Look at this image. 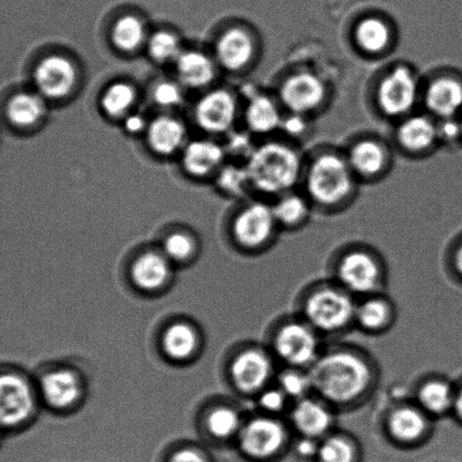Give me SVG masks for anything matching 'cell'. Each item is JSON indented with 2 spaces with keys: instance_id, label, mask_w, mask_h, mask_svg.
<instances>
[{
  "instance_id": "obj_1",
  "label": "cell",
  "mask_w": 462,
  "mask_h": 462,
  "mask_svg": "<svg viewBox=\"0 0 462 462\" xmlns=\"http://www.w3.org/2000/svg\"><path fill=\"white\" fill-rule=\"evenodd\" d=\"M312 391L330 406H347L370 391L374 371L359 353L335 350L325 353L308 369Z\"/></svg>"
},
{
  "instance_id": "obj_2",
  "label": "cell",
  "mask_w": 462,
  "mask_h": 462,
  "mask_svg": "<svg viewBox=\"0 0 462 462\" xmlns=\"http://www.w3.org/2000/svg\"><path fill=\"white\" fill-rule=\"evenodd\" d=\"M246 171L249 183L258 191L285 194L298 182L301 160L287 144L266 143L249 155Z\"/></svg>"
},
{
  "instance_id": "obj_3",
  "label": "cell",
  "mask_w": 462,
  "mask_h": 462,
  "mask_svg": "<svg viewBox=\"0 0 462 462\" xmlns=\"http://www.w3.org/2000/svg\"><path fill=\"white\" fill-rule=\"evenodd\" d=\"M357 302L341 285H324L308 293L303 316L319 333H337L356 319Z\"/></svg>"
},
{
  "instance_id": "obj_4",
  "label": "cell",
  "mask_w": 462,
  "mask_h": 462,
  "mask_svg": "<svg viewBox=\"0 0 462 462\" xmlns=\"http://www.w3.org/2000/svg\"><path fill=\"white\" fill-rule=\"evenodd\" d=\"M355 175L346 158L324 153L316 158L308 171L307 191L320 205H337L350 196Z\"/></svg>"
},
{
  "instance_id": "obj_5",
  "label": "cell",
  "mask_w": 462,
  "mask_h": 462,
  "mask_svg": "<svg viewBox=\"0 0 462 462\" xmlns=\"http://www.w3.org/2000/svg\"><path fill=\"white\" fill-rule=\"evenodd\" d=\"M319 334L305 319L287 321L273 338L276 356L290 368L310 369L321 356Z\"/></svg>"
},
{
  "instance_id": "obj_6",
  "label": "cell",
  "mask_w": 462,
  "mask_h": 462,
  "mask_svg": "<svg viewBox=\"0 0 462 462\" xmlns=\"http://www.w3.org/2000/svg\"><path fill=\"white\" fill-rule=\"evenodd\" d=\"M338 284L359 296H373L383 283L382 266L373 254L355 249L343 255L337 267Z\"/></svg>"
},
{
  "instance_id": "obj_7",
  "label": "cell",
  "mask_w": 462,
  "mask_h": 462,
  "mask_svg": "<svg viewBox=\"0 0 462 462\" xmlns=\"http://www.w3.org/2000/svg\"><path fill=\"white\" fill-rule=\"evenodd\" d=\"M287 441V429L273 416L248 422L239 432V445L252 458L267 459L278 454Z\"/></svg>"
},
{
  "instance_id": "obj_8",
  "label": "cell",
  "mask_w": 462,
  "mask_h": 462,
  "mask_svg": "<svg viewBox=\"0 0 462 462\" xmlns=\"http://www.w3.org/2000/svg\"><path fill=\"white\" fill-rule=\"evenodd\" d=\"M418 95L419 84L413 72L406 67H396L379 85V106L388 116H402L414 107Z\"/></svg>"
},
{
  "instance_id": "obj_9",
  "label": "cell",
  "mask_w": 462,
  "mask_h": 462,
  "mask_svg": "<svg viewBox=\"0 0 462 462\" xmlns=\"http://www.w3.org/2000/svg\"><path fill=\"white\" fill-rule=\"evenodd\" d=\"M323 81L311 72H298L285 79L280 89L281 102L293 115L305 116L324 101Z\"/></svg>"
},
{
  "instance_id": "obj_10",
  "label": "cell",
  "mask_w": 462,
  "mask_h": 462,
  "mask_svg": "<svg viewBox=\"0 0 462 462\" xmlns=\"http://www.w3.org/2000/svg\"><path fill=\"white\" fill-rule=\"evenodd\" d=\"M290 420L301 437L319 440L328 436L335 418L332 407L328 402L319 397L308 396L296 402L290 411Z\"/></svg>"
},
{
  "instance_id": "obj_11",
  "label": "cell",
  "mask_w": 462,
  "mask_h": 462,
  "mask_svg": "<svg viewBox=\"0 0 462 462\" xmlns=\"http://www.w3.org/2000/svg\"><path fill=\"white\" fill-rule=\"evenodd\" d=\"M77 80L75 66L61 56H50L35 68L34 81L39 92L48 98H62L74 88Z\"/></svg>"
},
{
  "instance_id": "obj_12",
  "label": "cell",
  "mask_w": 462,
  "mask_h": 462,
  "mask_svg": "<svg viewBox=\"0 0 462 462\" xmlns=\"http://www.w3.org/2000/svg\"><path fill=\"white\" fill-rule=\"evenodd\" d=\"M231 374L240 391L262 392L274 374V365L267 353L252 348L236 357Z\"/></svg>"
},
{
  "instance_id": "obj_13",
  "label": "cell",
  "mask_w": 462,
  "mask_h": 462,
  "mask_svg": "<svg viewBox=\"0 0 462 462\" xmlns=\"http://www.w3.org/2000/svg\"><path fill=\"white\" fill-rule=\"evenodd\" d=\"M276 221L273 207L264 203H254L240 212L235 221V236L240 244L247 247H258L273 235Z\"/></svg>"
},
{
  "instance_id": "obj_14",
  "label": "cell",
  "mask_w": 462,
  "mask_h": 462,
  "mask_svg": "<svg viewBox=\"0 0 462 462\" xmlns=\"http://www.w3.org/2000/svg\"><path fill=\"white\" fill-rule=\"evenodd\" d=\"M0 397H2L0 416H2L4 427H14L22 423L33 411V396L29 384L16 375H3L0 383Z\"/></svg>"
},
{
  "instance_id": "obj_15",
  "label": "cell",
  "mask_w": 462,
  "mask_h": 462,
  "mask_svg": "<svg viewBox=\"0 0 462 462\" xmlns=\"http://www.w3.org/2000/svg\"><path fill=\"white\" fill-rule=\"evenodd\" d=\"M196 116L203 130L214 134L225 133L235 121V99L226 90H215L199 102Z\"/></svg>"
},
{
  "instance_id": "obj_16",
  "label": "cell",
  "mask_w": 462,
  "mask_h": 462,
  "mask_svg": "<svg viewBox=\"0 0 462 462\" xmlns=\"http://www.w3.org/2000/svg\"><path fill=\"white\" fill-rule=\"evenodd\" d=\"M425 106L433 116L442 120L458 119L462 113V81L445 76L429 85Z\"/></svg>"
},
{
  "instance_id": "obj_17",
  "label": "cell",
  "mask_w": 462,
  "mask_h": 462,
  "mask_svg": "<svg viewBox=\"0 0 462 462\" xmlns=\"http://www.w3.org/2000/svg\"><path fill=\"white\" fill-rule=\"evenodd\" d=\"M429 418L419 405L398 406L388 416V432L396 441L411 445L420 441L427 433Z\"/></svg>"
},
{
  "instance_id": "obj_18",
  "label": "cell",
  "mask_w": 462,
  "mask_h": 462,
  "mask_svg": "<svg viewBox=\"0 0 462 462\" xmlns=\"http://www.w3.org/2000/svg\"><path fill=\"white\" fill-rule=\"evenodd\" d=\"M254 43L251 36L242 29H230L217 44V57L226 69L240 70L251 62Z\"/></svg>"
},
{
  "instance_id": "obj_19",
  "label": "cell",
  "mask_w": 462,
  "mask_h": 462,
  "mask_svg": "<svg viewBox=\"0 0 462 462\" xmlns=\"http://www.w3.org/2000/svg\"><path fill=\"white\" fill-rule=\"evenodd\" d=\"M397 139L407 151L422 152L431 148L439 139L438 125L427 116H411L398 128Z\"/></svg>"
},
{
  "instance_id": "obj_20",
  "label": "cell",
  "mask_w": 462,
  "mask_h": 462,
  "mask_svg": "<svg viewBox=\"0 0 462 462\" xmlns=\"http://www.w3.org/2000/svg\"><path fill=\"white\" fill-rule=\"evenodd\" d=\"M416 396L429 416L447 415L454 410L456 387L446 379H430L420 384Z\"/></svg>"
},
{
  "instance_id": "obj_21",
  "label": "cell",
  "mask_w": 462,
  "mask_h": 462,
  "mask_svg": "<svg viewBox=\"0 0 462 462\" xmlns=\"http://www.w3.org/2000/svg\"><path fill=\"white\" fill-rule=\"evenodd\" d=\"M41 388L45 401L56 409L74 404L80 393L79 380L69 371L63 370L44 375Z\"/></svg>"
},
{
  "instance_id": "obj_22",
  "label": "cell",
  "mask_w": 462,
  "mask_h": 462,
  "mask_svg": "<svg viewBox=\"0 0 462 462\" xmlns=\"http://www.w3.org/2000/svg\"><path fill=\"white\" fill-rule=\"evenodd\" d=\"M148 142L152 151L161 155H171L182 146L184 126L170 116H160L148 125Z\"/></svg>"
},
{
  "instance_id": "obj_23",
  "label": "cell",
  "mask_w": 462,
  "mask_h": 462,
  "mask_svg": "<svg viewBox=\"0 0 462 462\" xmlns=\"http://www.w3.org/2000/svg\"><path fill=\"white\" fill-rule=\"evenodd\" d=\"M176 69L182 83L193 88H203L215 79L214 63L201 52L180 53L176 59Z\"/></svg>"
},
{
  "instance_id": "obj_24",
  "label": "cell",
  "mask_w": 462,
  "mask_h": 462,
  "mask_svg": "<svg viewBox=\"0 0 462 462\" xmlns=\"http://www.w3.org/2000/svg\"><path fill=\"white\" fill-rule=\"evenodd\" d=\"M225 157L223 148L211 142H194L185 148L183 164L185 169L196 176L211 173L221 164Z\"/></svg>"
},
{
  "instance_id": "obj_25",
  "label": "cell",
  "mask_w": 462,
  "mask_h": 462,
  "mask_svg": "<svg viewBox=\"0 0 462 462\" xmlns=\"http://www.w3.org/2000/svg\"><path fill=\"white\" fill-rule=\"evenodd\" d=\"M355 174L374 176L386 165L387 155L383 147L374 140H362L351 148L346 158Z\"/></svg>"
},
{
  "instance_id": "obj_26",
  "label": "cell",
  "mask_w": 462,
  "mask_h": 462,
  "mask_svg": "<svg viewBox=\"0 0 462 462\" xmlns=\"http://www.w3.org/2000/svg\"><path fill=\"white\" fill-rule=\"evenodd\" d=\"M246 121L253 133L270 134L282 125L279 107L264 95H254L249 99Z\"/></svg>"
},
{
  "instance_id": "obj_27",
  "label": "cell",
  "mask_w": 462,
  "mask_h": 462,
  "mask_svg": "<svg viewBox=\"0 0 462 462\" xmlns=\"http://www.w3.org/2000/svg\"><path fill=\"white\" fill-rule=\"evenodd\" d=\"M392 317L393 310L387 299L373 294L357 303L355 321L362 329L379 332L387 328Z\"/></svg>"
},
{
  "instance_id": "obj_28",
  "label": "cell",
  "mask_w": 462,
  "mask_h": 462,
  "mask_svg": "<svg viewBox=\"0 0 462 462\" xmlns=\"http://www.w3.org/2000/svg\"><path fill=\"white\" fill-rule=\"evenodd\" d=\"M170 273L166 258L155 253L139 257L133 269L135 284L142 289L155 290L164 284Z\"/></svg>"
},
{
  "instance_id": "obj_29",
  "label": "cell",
  "mask_w": 462,
  "mask_h": 462,
  "mask_svg": "<svg viewBox=\"0 0 462 462\" xmlns=\"http://www.w3.org/2000/svg\"><path fill=\"white\" fill-rule=\"evenodd\" d=\"M355 38L365 52L378 54L386 50L391 41V30L378 17H366L356 27Z\"/></svg>"
},
{
  "instance_id": "obj_30",
  "label": "cell",
  "mask_w": 462,
  "mask_h": 462,
  "mask_svg": "<svg viewBox=\"0 0 462 462\" xmlns=\"http://www.w3.org/2000/svg\"><path fill=\"white\" fill-rule=\"evenodd\" d=\"M45 112L43 99L34 94L15 95L7 106V116L13 125L31 126L41 120Z\"/></svg>"
},
{
  "instance_id": "obj_31",
  "label": "cell",
  "mask_w": 462,
  "mask_h": 462,
  "mask_svg": "<svg viewBox=\"0 0 462 462\" xmlns=\"http://www.w3.org/2000/svg\"><path fill=\"white\" fill-rule=\"evenodd\" d=\"M146 31L138 17L128 15L120 18L112 31V40L122 51H134L143 42Z\"/></svg>"
},
{
  "instance_id": "obj_32",
  "label": "cell",
  "mask_w": 462,
  "mask_h": 462,
  "mask_svg": "<svg viewBox=\"0 0 462 462\" xmlns=\"http://www.w3.org/2000/svg\"><path fill=\"white\" fill-rule=\"evenodd\" d=\"M197 346V335L185 324H175L166 330L164 347L167 355L174 359H185Z\"/></svg>"
},
{
  "instance_id": "obj_33",
  "label": "cell",
  "mask_w": 462,
  "mask_h": 462,
  "mask_svg": "<svg viewBox=\"0 0 462 462\" xmlns=\"http://www.w3.org/2000/svg\"><path fill=\"white\" fill-rule=\"evenodd\" d=\"M276 221L285 227H293L307 218L310 207L305 199L296 194H283L273 207Z\"/></svg>"
},
{
  "instance_id": "obj_34",
  "label": "cell",
  "mask_w": 462,
  "mask_h": 462,
  "mask_svg": "<svg viewBox=\"0 0 462 462\" xmlns=\"http://www.w3.org/2000/svg\"><path fill=\"white\" fill-rule=\"evenodd\" d=\"M134 89L125 83H116L106 90L102 97L103 110L110 116H124L134 102Z\"/></svg>"
},
{
  "instance_id": "obj_35",
  "label": "cell",
  "mask_w": 462,
  "mask_h": 462,
  "mask_svg": "<svg viewBox=\"0 0 462 462\" xmlns=\"http://www.w3.org/2000/svg\"><path fill=\"white\" fill-rule=\"evenodd\" d=\"M356 448L348 439L342 436H328L320 442L317 459L319 462H353Z\"/></svg>"
},
{
  "instance_id": "obj_36",
  "label": "cell",
  "mask_w": 462,
  "mask_h": 462,
  "mask_svg": "<svg viewBox=\"0 0 462 462\" xmlns=\"http://www.w3.org/2000/svg\"><path fill=\"white\" fill-rule=\"evenodd\" d=\"M278 387L289 400L294 402L308 397V393L312 391L310 374L303 373L302 369L298 368H290L280 374Z\"/></svg>"
},
{
  "instance_id": "obj_37",
  "label": "cell",
  "mask_w": 462,
  "mask_h": 462,
  "mask_svg": "<svg viewBox=\"0 0 462 462\" xmlns=\"http://www.w3.org/2000/svg\"><path fill=\"white\" fill-rule=\"evenodd\" d=\"M148 51L157 61L166 62L175 60L180 57V45L176 36L169 32H157L151 36L148 42Z\"/></svg>"
},
{
  "instance_id": "obj_38",
  "label": "cell",
  "mask_w": 462,
  "mask_h": 462,
  "mask_svg": "<svg viewBox=\"0 0 462 462\" xmlns=\"http://www.w3.org/2000/svg\"><path fill=\"white\" fill-rule=\"evenodd\" d=\"M209 430L217 438H229L240 428L239 415L234 410L223 407L212 411L209 418Z\"/></svg>"
},
{
  "instance_id": "obj_39",
  "label": "cell",
  "mask_w": 462,
  "mask_h": 462,
  "mask_svg": "<svg viewBox=\"0 0 462 462\" xmlns=\"http://www.w3.org/2000/svg\"><path fill=\"white\" fill-rule=\"evenodd\" d=\"M289 401L288 396L276 386L263 389L260 398H258V404L270 416H275L287 410Z\"/></svg>"
},
{
  "instance_id": "obj_40",
  "label": "cell",
  "mask_w": 462,
  "mask_h": 462,
  "mask_svg": "<svg viewBox=\"0 0 462 462\" xmlns=\"http://www.w3.org/2000/svg\"><path fill=\"white\" fill-rule=\"evenodd\" d=\"M193 243L191 238L183 234L171 235L165 242V252L167 255L175 261H182L192 253Z\"/></svg>"
},
{
  "instance_id": "obj_41",
  "label": "cell",
  "mask_w": 462,
  "mask_h": 462,
  "mask_svg": "<svg viewBox=\"0 0 462 462\" xmlns=\"http://www.w3.org/2000/svg\"><path fill=\"white\" fill-rule=\"evenodd\" d=\"M153 99L162 107H174L182 102V92L178 85L164 81L153 89Z\"/></svg>"
},
{
  "instance_id": "obj_42",
  "label": "cell",
  "mask_w": 462,
  "mask_h": 462,
  "mask_svg": "<svg viewBox=\"0 0 462 462\" xmlns=\"http://www.w3.org/2000/svg\"><path fill=\"white\" fill-rule=\"evenodd\" d=\"M219 180L221 187L234 193L243 192L249 183L246 169L239 170L236 167H229L224 171Z\"/></svg>"
},
{
  "instance_id": "obj_43",
  "label": "cell",
  "mask_w": 462,
  "mask_h": 462,
  "mask_svg": "<svg viewBox=\"0 0 462 462\" xmlns=\"http://www.w3.org/2000/svg\"><path fill=\"white\" fill-rule=\"evenodd\" d=\"M438 131L439 139L442 138L448 143L462 138L459 117L458 119L442 120V124L438 125Z\"/></svg>"
},
{
  "instance_id": "obj_44",
  "label": "cell",
  "mask_w": 462,
  "mask_h": 462,
  "mask_svg": "<svg viewBox=\"0 0 462 462\" xmlns=\"http://www.w3.org/2000/svg\"><path fill=\"white\" fill-rule=\"evenodd\" d=\"M320 442L314 438L301 437L300 440L297 442L296 451L297 454L302 458H314L319 455Z\"/></svg>"
},
{
  "instance_id": "obj_45",
  "label": "cell",
  "mask_w": 462,
  "mask_h": 462,
  "mask_svg": "<svg viewBox=\"0 0 462 462\" xmlns=\"http://www.w3.org/2000/svg\"><path fill=\"white\" fill-rule=\"evenodd\" d=\"M281 128L287 131L289 134L300 135L307 128V122L303 119V116L293 115L288 120L282 121Z\"/></svg>"
},
{
  "instance_id": "obj_46",
  "label": "cell",
  "mask_w": 462,
  "mask_h": 462,
  "mask_svg": "<svg viewBox=\"0 0 462 462\" xmlns=\"http://www.w3.org/2000/svg\"><path fill=\"white\" fill-rule=\"evenodd\" d=\"M171 462H207V460L198 451L185 449L176 452Z\"/></svg>"
},
{
  "instance_id": "obj_47",
  "label": "cell",
  "mask_w": 462,
  "mask_h": 462,
  "mask_svg": "<svg viewBox=\"0 0 462 462\" xmlns=\"http://www.w3.org/2000/svg\"><path fill=\"white\" fill-rule=\"evenodd\" d=\"M146 126L142 116H131L125 120V129L131 134H137Z\"/></svg>"
},
{
  "instance_id": "obj_48",
  "label": "cell",
  "mask_w": 462,
  "mask_h": 462,
  "mask_svg": "<svg viewBox=\"0 0 462 462\" xmlns=\"http://www.w3.org/2000/svg\"><path fill=\"white\" fill-rule=\"evenodd\" d=\"M452 414L462 424V383L459 387H456L455 404Z\"/></svg>"
},
{
  "instance_id": "obj_49",
  "label": "cell",
  "mask_w": 462,
  "mask_h": 462,
  "mask_svg": "<svg viewBox=\"0 0 462 462\" xmlns=\"http://www.w3.org/2000/svg\"><path fill=\"white\" fill-rule=\"evenodd\" d=\"M454 266L457 273H458L462 279V240L454 254Z\"/></svg>"
},
{
  "instance_id": "obj_50",
  "label": "cell",
  "mask_w": 462,
  "mask_h": 462,
  "mask_svg": "<svg viewBox=\"0 0 462 462\" xmlns=\"http://www.w3.org/2000/svg\"><path fill=\"white\" fill-rule=\"evenodd\" d=\"M459 121H460V125H461V134H462V116L459 117Z\"/></svg>"
}]
</instances>
